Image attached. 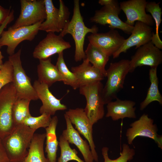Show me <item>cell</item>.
Instances as JSON below:
<instances>
[{"mask_svg": "<svg viewBox=\"0 0 162 162\" xmlns=\"http://www.w3.org/2000/svg\"><path fill=\"white\" fill-rule=\"evenodd\" d=\"M51 119L50 115L43 113L37 117L29 116L24 120L23 124L31 128L36 130L39 128H46L48 127Z\"/></svg>", "mask_w": 162, "mask_h": 162, "instance_id": "cell-32", "label": "cell"}, {"mask_svg": "<svg viewBox=\"0 0 162 162\" xmlns=\"http://www.w3.org/2000/svg\"><path fill=\"white\" fill-rule=\"evenodd\" d=\"M116 99L115 101H112L106 104V117H111L114 121L126 118H136L135 102L130 100H122L118 98Z\"/></svg>", "mask_w": 162, "mask_h": 162, "instance_id": "cell-20", "label": "cell"}, {"mask_svg": "<svg viewBox=\"0 0 162 162\" xmlns=\"http://www.w3.org/2000/svg\"><path fill=\"white\" fill-rule=\"evenodd\" d=\"M89 43L97 47L109 57L117 51L125 39L115 29L104 33L91 34L87 37Z\"/></svg>", "mask_w": 162, "mask_h": 162, "instance_id": "cell-15", "label": "cell"}, {"mask_svg": "<svg viewBox=\"0 0 162 162\" xmlns=\"http://www.w3.org/2000/svg\"><path fill=\"white\" fill-rule=\"evenodd\" d=\"M157 68H151L149 70V77L150 85L146 96L140 105V110H144L150 104L157 101L162 104V96L158 88L159 81L157 74Z\"/></svg>", "mask_w": 162, "mask_h": 162, "instance_id": "cell-25", "label": "cell"}, {"mask_svg": "<svg viewBox=\"0 0 162 162\" xmlns=\"http://www.w3.org/2000/svg\"><path fill=\"white\" fill-rule=\"evenodd\" d=\"M129 60L122 59L111 63L106 70L107 80L102 92L105 104L117 98L118 94L123 88L126 77L129 73Z\"/></svg>", "mask_w": 162, "mask_h": 162, "instance_id": "cell-3", "label": "cell"}, {"mask_svg": "<svg viewBox=\"0 0 162 162\" xmlns=\"http://www.w3.org/2000/svg\"><path fill=\"white\" fill-rule=\"evenodd\" d=\"M121 11L117 0H110L106 5L95 11L90 21L102 26L108 25L110 29H118L124 33L130 34L134 26L128 25L120 19L118 15Z\"/></svg>", "mask_w": 162, "mask_h": 162, "instance_id": "cell-7", "label": "cell"}, {"mask_svg": "<svg viewBox=\"0 0 162 162\" xmlns=\"http://www.w3.org/2000/svg\"><path fill=\"white\" fill-rule=\"evenodd\" d=\"M31 100L27 99L17 98L12 110L13 121L15 126L22 124L24 120L31 116L29 105Z\"/></svg>", "mask_w": 162, "mask_h": 162, "instance_id": "cell-28", "label": "cell"}, {"mask_svg": "<svg viewBox=\"0 0 162 162\" xmlns=\"http://www.w3.org/2000/svg\"><path fill=\"white\" fill-rule=\"evenodd\" d=\"M0 162H10L0 138Z\"/></svg>", "mask_w": 162, "mask_h": 162, "instance_id": "cell-35", "label": "cell"}, {"mask_svg": "<svg viewBox=\"0 0 162 162\" xmlns=\"http://www.w3.org/2000/svg\"><path fill=\"white\" fill-rule=\"evenodd\" d=\"M71 124L87 140L89 145L94 160L98 162V156L95 150V146L92 135L93 126L82 108L69 109L65 112Z\"/></svg>", "mask_w": 162, "mask_h": 162, "instance_id": "cell-14", "label": "cell"}, {"mask_svg": "<svg viewBox=\"0 0 162 162\" xmlns=\"http://www.w3.org/2000/svg\"><path fill=\"white\" fill-rule=\"evenodd\" d=\"M38 80L50 87L58 81H63V79L55 65L51 62L50 58L39 60L37 66Z\"/></svg>", "mask_w": 162, "mask_h": 162, "instance_id": "cell-22", "label": "cell"}, {"mask_svg": "<svg viewBox=\"0 0 162 162\" xmlns=\"http://www.w3.org/2000/svg\"><path fill=\"white\" fill-rule=\"evenodd\" d=\"M153 28L140 21H136L130 36L125 39L119 49L112 55L114 58L118 57L122 52H126L132 47L135 49L151 41L154 33Z\"/></svg>", "mask_w": 162, "mask_h": 162, "instance_id": "cell-17", "label": "cell"}, {"mask_svg": "<svg viewBox=\"0 0 162 162\" xmlns=\"http://www.w3.org/2000/svg\"><path fill=\"white\" fill-rule=\"evenodd\" d=\"M10 9L11 7L9 9H6L0 5V26L9 15L11 11Z\"/></svg>", "mask_w": 162, "mask_h": 162, "instance_id": "cell-34", "label": "cell"}, {"mask_svg": "<svg viewBox=\"0 0 162 162\" xmlns=\"http://www.w3.org/2000/svg\"><path fill=\"white\" fill-rule=\"evenodd\" d=\"M130 126L126 134L128 144H132L136 137H147L154 140L158 147L162 149V136L158 134L156 124H154V120L149 117L148 114H143L138 120L132 123Z\"/></svg>", "mask_w": 162, "mask_h": 162, "instance_id": "cell-11", "label": "cell"}, {"mask_svg": "<svg viewBox=\"0 0 162 162\" xmlns=\"http://www.w3.org/2000/svg\"><path fill=\"white\" fill-rule=\"evenodd\" d=\"M56 65L63 79V82L64 84L70 86L74 90L79 88L80 86L76 77L66 64L63 52L58 54Z\"/></svg>", "mask_w": 162, "mask_h": 162, "instance_id": "cell-29", "label": "cell"}, {"mask_svg": "<svg viewBox=\"0 0 162 162\" xmlns=\"http://www.w3.org/2000/svg\"><path fill=\"white\" fill-rule=\"evenodd\" d=\"M98 27L95 25L91 28L86 26L80 12L79 1L74 0L72 18L59 34L63 37L67 34H70L72 36L75 46L74 59L76 62H78L86 58L84 50L86 35L88 33H96L98 32Z\"/></svg>", "mask_w": 162, "mask_h": 162, "instance_id": "cell-2", "label": "cell"}, {"mask_svg": "<svg viewBox=\"0 0 162 162\" xmlns=\"http://www.w3.org/2000/svg\"><path fill=\"white\" fill-rule=\"evenodd\" d=\"M64 118L66 128L63 130L62 135L69 143L74 144L82 154L85 162H94V159L89 143L83 140L80 133L75 129L67 116Z\"/></svg>", "mask_w": 162, "mask_h": 162, "instance_id": "cell-19", "label": "cell"}, {"mask_svg": "<svg viewBox=\"0 0 162 162\" xmlns=\"http://www.w3.org/2000/svg\"><path fill=\"white\" fill-rule=\"evenodd\" d=\"M58 122V117L51 118L49 126L45 128L46 146L45 152L48 162H57V153L58 142L56 134V129Z\"/></svg>", "mask_w": 162, "mask_h": 162, "instance_id": "cell-23", "label": "cell"}, {"mask_svg": "<svg viewBox=\"0 0 162 162\" xmlns=\"http://www.w3.org/2000/svg\"><path fill=\"white\" fill-rule=\"evenodd\" d=\"M46 137V133L34 134L28 154L23 162H48L45 157L44 148Z\"/></svg>", "mask_w": 162, "mask_h": 162, "instance_id": "cell-24", "label": "cell"}, {"mask_svg": "<svg viewBox=\"0 0 162 162\" xmlns=\"http://www.w3.org/2000/svg\"><path fill=\"white\" fill-rule=\"evenodd\" d=\"M14 11L13 10H11L9 15L6 19L4 23L0 26V38L1 34L4 30V29L6 28L8 24L11 22L14 19ZM1 47L0 46V48Z\"/></svg>", "mask_w": 162, "mask_h": 162, "instance_id": "cell-36", "label": "cell"}, {"mask_svg": "<svg viewBox=\"0 0 162 162\" xmlns=\"http://www.w3.org/2000/svg\"><path fill=\"white\" fill-rule=\"evenodd\" d=\"M13 73L11 63L8 60L6 61L0 70V90L7 84L13 82Z\"/></svg>", "mask_w": 162, "mask_h": 162, "instance_id": "cell-33", "label": "cell"}, {"mask_svg": "<svg viewBox=\"0 0 162 162\" xmlns=\"http://www.w3.org/2000/svg\"><path fill=\"white\" fill-rule=\"evenodd\" d=\"M36 130L21 124L16 126L10 133L2 139L10 162H23Z\"/></svg>", "mask_w": 162, "mask_h": 162, "instance_id": "cell-1", "label": "cell"}, {"mask_svg": "<svg viewBox=\"0 0 162 162\" xmlns=\"http://www.w3.org/2000/svg\"><path fill=\"white\" fill-rule=\"evenodd\" d=\"M160 3L147 2L146 10L150 13L155 24L156 32L153 34L151 42L155 46L160 50L162 49V41L159 36V29L162 21V12L161 8L160 6Z\"/></svg>", "mask_w": 162, "mask_h": 162, "instance_id": "cell-27", "label": "cell"}, {"mask_svg": "<svg viewBox=\"0 0 162 162\" xmlns=\"http://www.w3.org/2000/svg\"><path fill=\"white\" fill-rule=\"evenodd\" d=\"M42 22H40L32 25L15 28L9 27L7 30H4L0 38V46H7L8 54L9 56L13 55L17 46L22 41L25 40L31 41L33 40Z\"/></svg>", "mask_w": 162, "mask_h": 162, "instance_id": "cell-10", "label": "cell"}, {"mask_svg": "<svg viewBox=\"0 0 162 162\" xmlns=\"http://www.w3.org/2000/svg\"><path fill=\"white\" fill-rule=\"evenodd\" d=\"M147 1L146 0H129L120 2V7L125 14L126 24L133 26L136 21L142 22L150 26L154 24L151 15L147 14L146 8Z\"/></svg>", "mask_w": 162, "mask_h": 162, "instance_id": "cell-16", "label": "cell"}, {"mask_svg": "<svg viewBox=\"0 0 162 162\" xmlns=\"http://www.w3.org/2000/svg\"><path fill=\"white\" fill-rule=\"evenodd\" d=\"M20 15L12 28L30 26L43 22L46 14L44 0H21Z\"/></svg>", "mask_w": 162, "mask_h": 162, "instance_id": "cell-9", "label": "cell"}, {"mask_svg": "<svg viewBox=\"0 0 162 162\" xmlns=\"http://www.w3.org/2000/svg\"><path fill=\"white\" fill-rule=\"evenodd\" d=\"M33 86L42 103L39 110L41 114L45 113L51 116L57 111L67 109V106L61 103V99L57 98L51 92L47 85L38 80L34 81Z\"/></svg>", "mask_w": 162, "mask_h": 162, "instance_id": "cell-18", "label": "cell"}, {"mask_svg": "<svg viewBox=\"0 0 162 162\" xmlns=\"http://www.w3.org/2000/svg\"><path fill=\"white\" fill-rule=\"evenodd\" d=\"M46 17L40 25L39 29L47 32H61L69 20L70 12L62 0L59 1V8H56L51 0H44Z\"/></svg>", "mask_w": 162, "mask_h": 162, "instance_id": "cell-8", "label": "cell"}, {"mask_svg": "<svg viewBox=\"0 0 162 162\" xmlns=\"http://www.w3.org/2000/svg\"><path fill=\"white\" fill-rule=\"evenodd\" d=\"M63 38L55 33H48L46 37L35 47L33 57L39 60L46 59L70 48V43L65 40Z\"/></svg>", "mask_w": 162, "mask_h": 162, "instance_id": "cell-13", "label": "cell"}, {"mask_svg": "<svg viewBox=\"0 0 162 162\" xmlns=\"http://www.w3.org/2000/svg\"><path fill=\"white\" fill-rule=\"evenodd\" d=\"M17 99L13 82L0 90V138L10 133L15 127L12 116L13 105Z\"/></svg>", "mask_w": 162, "mask_h": 162, "instance_id": "cell-6", "label": "cell"}, {"mask_svg": "<svg viewBox=\"0 0 162 162\" xmlns=\"http://www.w3.org/2000/svg\"><path fill=\"white\" fill-rule=\"evenodd\" d=\"M69 144L62 135L60 136L58 145L60 148L61 154L57 162H68L70 160L85 162L78 156L77 151L72 149Z\"/></svg>", "mask_w": 162, "mask_h": 162, "instance_id": "cell-30", "label": "cell"}, {"mask_svg": "<svg viewBox=\"0 0 162 162\" xmlns=\"http://www.w3.org/2000/svg\"><path fill=\"white\" fill-rule=\"evenodd\" d=\"M162 62V52L151 41L140 46L130 60L129 73L143 66L157 68Z\"/></svg>", "mask_w": 162, "mask_h": 162, "instance_id": "cell-12", "label": "cell"}, {"mask_svg": "<svg viewBox=\"0 0 162 162\" xmlns=\"http://www.w3.org/2000/svg\"><path fill=\"white\" fill-rule=\"evenodd\" d=\"M84 52L86 58L106 77V70L105 67L110 57L100 49L90 43L88 44Z\"/></svg>", "mask_w": 162, "mask_h": 162, "instance_id": "cell-26", "label": "cell"}, {"mask_svg": "<svg viewBox=\"0 0 162 162\" xmlns=\"http://www.w3.org/2000/svg\"><path fill=\"white\" fill-rule=\"evenodd\" d=\"M103 87L101 81H98L79 88L80 94L85 96L86 101L84 111L93 125L104 115L105 104L102 95Z\"/></svg>", "mask_w": 162, "mask_h": 162, "instance_id": "cell-4", "label": "cell"}, {"mask_svg": "<svg viewBox=\"0 0 162 162\" xmlns=\"http://www.w3.org/2000/svg\"><path fill=\"white\" fill-rule=\"evenodd\" d=\"M71 70L76 77L80 87L96 81H101L105 77L86 58L81 64L72 67Z\"/></svg>", "mask_w": 162, "mask_h": 162, "instance_id": "cell-21", "label": "cell"}, {"mask_svg": "<svg viewBox=\"0 0 162 162\" xmlns=\"http://www.w3.org/2000/svg\"><path fill=\"white\" fill-rule=\"evenodd\" d=\"M120 156L115 159L112 160L108 156L109 148L106 147H103L102 154L104 159V162H128L133 159L135 154L134 149L130 148L125 143L123 144Z\"/></svg>", "mask_w": 162, "mask_h": 162, "instance_id": "cell-31", "label": "cell"}, {"mask_svg": "<svg viewBox=\"0 0 162 162\" xmlns=\"http://www.w3.org/2000/svg\"><path fill=\"white\" fill-rule=\"evenodd\" d=\"M4 58L2 55V52L0 50V70L2 68L3 64L2 62V59Z\"/></svg>", "mask_w": 162, "mask_h": 162, "instance_id": "cell-37", "label": "cell"}, {"mask_svg": "<svg viewBox=\"0 0 162 162\" xmlns=\"http://www.w3.org/2000/svg\"><path fill=\"white\" fill-rule=\"evenodd\" d=\"M21 49L9 56L8 60L13 68V83L17 98H24L31 100H37L38 98L36 92L32 85L30 78L26 75L22 67L21 59Z\"/></svg>", "mask_w": 162, "mask_h": 162, "instance_id": "cell-5", "label": "cell"}]
</instances>
